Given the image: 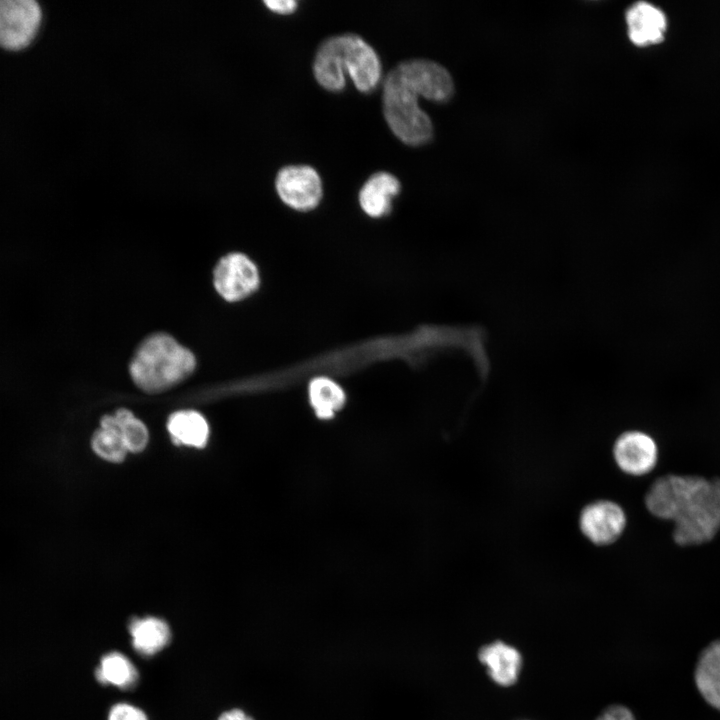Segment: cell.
<instances>
[{
    "instance_id": "cell-1",
    "label": "cell",
    "mask_w": 720,
    "mask_h": 720,
    "mask_svg": "<svg viewBox=\"0 0 720 720\" xmlns=\"http://www.w3.org/2000/svg\"><path fill=\"white\" fill-rule=\"evenodd\" d=\"M645 504L654 516L673 520L679 545L711 540L720 529V480L667 475L649 488Z\"/></svg>"
},
{
    "instance_id": "cell-2",
    "label": "cell",
    "mask_w": 720,
    "mask_h": 720,
    "mask_svg": "<svg viewBox=\"0 0 720 720\" xmlns=\"http://www.w3.org/2000/svg\"><path fill=\"white\" fill-rule=\"evenodd\" d=\"M313 71L317 82L331 92L345 88L348 73L360 92L369 93L377 87L382 74L376 51L352 33L324 40L316 52Z\"/></svg>"
},
{
    "instance_id": "cell-3",
    "label": "cell",
    "mask_w": 720,
    "mask_h": 720,
    "mask_svg": "<svg viewBox=\"0 0 720 720\" xmlns=\"http://www.w3.org/2000/svg\"><path fill=\"white\" fill-rule=\"evenodd\" d=\"M195 366V356L189 349L168 334L156 333L139 345L129 372L141 390L158 393L186 379Z\"/></svg>"
},
{
    "instance_id": "cell-4",
    "label": "cell",
    "mask_w": 720,
    "mask_h": 720,
    "mask_svg": "<svg viewBox=\"0 0 720 720\" xmlns=\"http://www.w3.org/2000/svg\"><path fill=\"white\" fill-rule=\"evenodd\" d=\"M421 91L395 66L385 77L383 113L392 132L403 143L420 146L433 136L430 117L418 104Z\"/></svg>"
},
{
    "instance_id": "cell-5",
    "label": "cell",
    "mask_w": 720,
    "mask_h": 720,
    "mask_svg": "<svg viewBox=\"0 0 720 720\" xmlns=\"http://www.w3.org/2000/svg\"><path fill=\"white\" fill-rule=\"evenodd\" d=\"M42 10L34 0H0V47L17 51L35 38Z\"/></svg>"
},
{
    "instance_id": "cell-6",
    "label": "cell",
    "mask_w": 720,
    "mask_h": 720,
    "mask_svg": "<svg viewBox=\"0 0 720 720\" xmlns=\"http://www.w3.org/2000/svg\"><path fill=\"white\" fill-rule=\"evenodd\" d=\"M275 184L281 200L295 210H312L322 199V181L311 166L284 167L279 171Z\"/></svg>"
},
{
    "instance_id": "cell-7",
    "label": "cell",
    "mask_w": 720,
    "mask_h": 720,
    "mask_svg": "<svg viewBox=\"0 0 720 720\" xmlns=\"http://www.w3.org/2000/svg\"><path fill=\"white\" fill-rule=\"evenodd\" d=\"M213 276L217 292L229 302L248 297L257 290L260 281L256 265L242 253L222 257Z\"/></svg>"
},
{
    "instance_id": "cell-8",
    "label": "cell",
    "mask_w": 720,
    "mask_h": 720,
    "mask_svg": "<svg viewBox=\"0 0 720 720\" xmlns=\"http://www.w3.org/2000/svg\"><path fill=\"white\" fill-rule=\"evenodd\" d=\"M626 526L624 510L609 500L594 501L583 508L579 527L583 535L596 545L615 542Z\"/></svg>"
},
{
    "instance_id": "cell-9",
    "label": "cell",
    "mask_w": 720,
    "mask_h": 720,
    "mask_svg": "<svg viewBox=\"0 0 720 720\" xmlns=\"http://www.w3.org/2000/svg\"><path fill=\"white\" fill-rule=\"evenodd\" d=\"M613 456L623 472L640 476L655 467L658 451L649 435L640 431H627L615 441Z\"/></svg>"
},
{
    "instance_id": "cell-10",
    "label": "cell",
    "mask_w": 720,
    "mask_h": 720,
    "mask_svg": "<svg viewBox=\"0 0 720 720\" xmlns=\"http://www.w3.org/2000/svg\"><path fill=\"white\" fill-rule=\"evenodd\" d=\"M398 67L420 89L422 97L441 103L452 97L453 80L443 66L430 60L412 59L401 62Z\"/></svg>"
},
{
    "instance_id": "cell-11",
    "label": "cell",
    "mask_w": 720,
    "mask_h": 720,
    "mask_svg": "<svg viewBox=\"0 0 720 720\" xmlns=\"http://www.w3.org/2000/svg\"><path fill=\"white\" fill-rule=\"evenodd\" d=\"M628 35L633 44L641 47L655 45L664 39L667 28L662 10L647 2H637L626 13Z\"/></svg>"
},
{
    "instance_id": "cell-12",
    "label": "cell",
    "mask_w": 720,
    "mask_h": 720,
    "mask_svg": "<svg viewBox=\"0 0 720 720\" xmlns=\"http://www.w3.org/2000/svg\"><path fill=\"white\" fill-rule=\"evenodd\" d=\"M400 190V181L393 174L377 172L371 175L360 189V206L367 215L382 217L390 212L392 200Z\"/></svg>"
},
{
    "instance_id": "cell-13",
    "label": "cell",
    "mask_w": 720,
    "mask_h": 720,
    "mask_svg": "<svg viewBox=\"0 0 720 720\" xmlns=\"http://www.w3.org/2000/svg\"><path fill=\"white\" fill-rule=\"evenodd\" d=\"M478 658L487 667L488 675L502 686L517 681L521 668V655L517 649L501 641L480 648Z\"/></svg>"
},
{
    "instance_id": "cell-14",
    "label": "cell",
    "mask_w": 720,
    "mask_h": 720,
    "mask_svg": "<svg viewBox=\"0 0 720 720\" xmlns=\"http://www.w3.org/2000/svg\"><path fill=\"white\" fill-rule=\"evenodd\" d=\"M694 679L703 699L720 710V640L711 642L701 651Z\"/></svg>"
},
{
    "instance_id": "cell-15",
    "label": "cell",
    "mask_w": 720,
    "mask_h": 720,
    "mask_svg": "<svg viewBox=\"0 0 720 720\" xmlns=\"http://www.w3.org/2000/svg\"><path fill=\"white\" fill-rule=\"evenodd\" d=\"M133 648L144 656H152L164 649L171 640L167 622L153 616L134 618L128 625Z\"/></svg>"
},
{
    "instance_id": "cell-16",
    "label": "cell",
    "mask_w": 720,
    "mask_h": 720,
    "mask_svg": "<svg viewBox=\"0 0 720 720\" xmlns=\"http://www.w3.org/2000/svg\"><path fill=\"white\" fill-rule=\"evenodd\" d=\"M167 428L176 444L203 448L209 436L207 421L194 410H181L171 414Z\"/></svg>"
},
{
    "instance_id": "cell-17",
    "label": "cell",
    "mask_w": 720,
    "mask_h": 720,
    "mask_svg": "<svg viewBox=\"0 0 720 720\" xmlns=\"http://www.w3.org/2000/svg\"><path fill=\"white\" fill-rule=\"evenodd\" d=\"M95 675L100 683L122 689L134 687L138 680V672L133 663L125 655L115 651L103 655Z\"/></svg>"
},
{
    "instance_id": "cell-18",
    "label": "cell",
    "mask_w": 720,
    "mask_h": 720,
    "mask_svg": "<svg viewBox=\"0 0 720 720\" xmlns=\"http://www.w3.org/2000/svg\"><path fill=\"white\" fill-rule=\"evenodd\" d=\"M309 400L316 416L330 419L345 403L343 389L326 377H317L309 384Z\"/></svg>"
},
{
    "instance_id": "cell-19",
    "label": "cell",
    "mask_w": 720,
    "mask_h": 720,
    "mask_svg": "<svg viewBox=\"0 0 720 720\" xmlns=\"http://www.w3.org/2000/svg\"><path fill=\"white\" fill-rule=\"evenodd\" d=\"M91 445L99 457L113 463L122 462L128 451L113 415H105L101 418V428L93 434Z\"/></svg>"
},
{
    "instance_id": "cell-20",
    "label": "cell",
    "mask_w": 720,
    "mask_h": 720,
    "mask_svg": "<svg viewBox=\"0 0 720 720\" xmlns=\"http://www.w3.org/2000/svg\"><path fill=\"white\" fill-rule=\"evenodd\" d=\"M113 419L128 451L138 453L146 448L149 439L148 430L130 410L118 409L113 414Z\"/></svg>"
},
{
    "instance_id": "cell-21",
    "label": "cell",
    "mask_w": 720,
    "mask_h": 720,
    "mask_svg": "<svg viewBox=\"0 0 720 720\" xmlns=\"http://www.w3.org/2000/svg\"><path fill=\"white\" fill-rule=\"evenodd\" d=\"M107 720H148V718L143 710L134 705L117 703L111 707Z\"/></svg>"
},
{
    "instance_id": "cell-22",
    "label": "cell",
    "mask_w": 720,
    "mask_h": 720,
    "mask_svg": "<svg viewBox=\"0 0 720 720\" xmlns=\"http://www.w3.org/2000/svg\"><path fill=\"white\" fill-rule=\"evenodd\" d=\"M596 720H635V718L628 708L613 705L604 710Z\"/></svg>"
},
{
    "instance_id": "cell-23",
    "label": "cell",
    "mask_w": 720,
    "mask_h": 720,
    "mask_svg": "<svg viewBox=\"0 0 720 720\" xmlns=\"http://www.w3.org/2000/svg\"><path fill=\"white\" fill-rule=\"evenodd\" d=\"M265 5L278 14H291L297 9V2L294 0H268Z\"/></svg>"
},
{
    "instance_id": "cell-24",
    "label": "cell",
    "mask_w": 720,
    "mask_h": 720,
    "mask_svg": "<svg viewBox=\"0 0 720 720\" xmlns=\"http://www.w3.org/2000/svg\"><path fill=\"white\" fill-rule=\"evenodd\" d=\"M218 720H253V718L240 709H230L223 712Z\"/></svg>"
}]
</instances>
